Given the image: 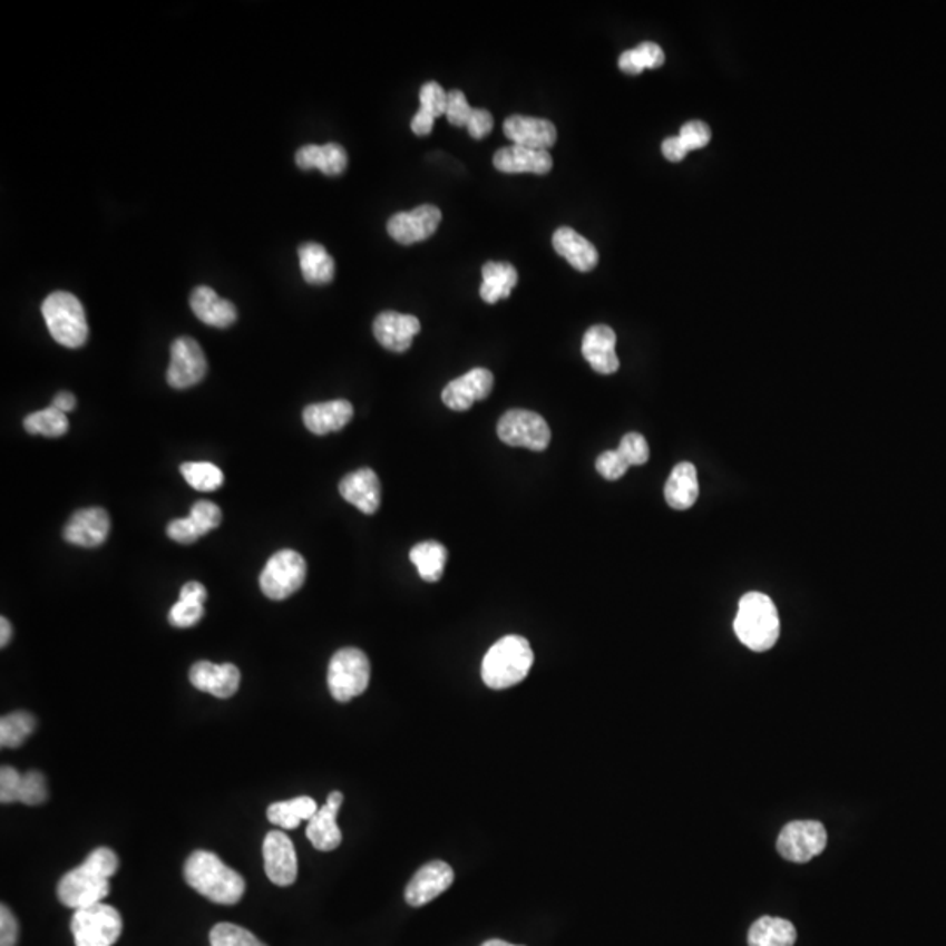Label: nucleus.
Segmentation results:
<instances>
[{
    "mask_svg": "<svg viewBox=\"0 0 946 946\" xmlns=\"http://www.w3.org/2000/svg\"><path fill=\"white\" fill-rule=\"evenodd\" d=\"M119 859L111 848H95L82 865L64 875L58 899L67 908L81 909L103 903L109 896V878L118 871Z\"/></svg>",
    "mask_w": 946,
    "mask_h": 946,
    "instance_id": "1",
    "label": "nucleus"
},
{
    "mask_svg": "<svg viewBox=\"0 0 946 946\" xmlns=\"http://www.w3.org/2000/svg\"><path fill=\"white\" fill-rule=\"evenodd\" d=\"M185 878L192 889L217 905H235L246 893V880L241 872L207 850H197L188 857Z\"/></svg>",
    "mask_w": 946,
    "mask_h": 946,
    "instance_id": "2",
    "label": "nucleus"
},
{
    "mask_svg": "<svg viewBox=\"0 0 946 946\" xmlns=\"http://www.w3.org/2000/svg\"><path fill=\"white\" fill-rule=\"evenodd\" d=\"M535 654L528 640L508 635L498 640L482 660V681L488 687L501 691L525 681Z\"/></svg>",
    "mask_w": 946,
    "mask_h": 946,
    "instance_id": "3",
    "label": "nucleus"
},
{
    "mask_svg": "<svg viewBox=\"0 0 946 946\" xmlns=\"http://www.w3.org/2000/svg\"><path fill=\"white\" fill-rule=\"evenodd\" d=\"M734 633L750 651H770L780 635V618L770 596L749 593L740 599Z\"/></svg>",
    "mask_w": 946,
    "mask_h": 946,
    "instance_id": "4",
    "label": "nucleus"
},
{
    "mask_svg": "<svg viewBox=\"0 0 946 946\" xmlns=\"http://www.w3.org/2000/svg\"><path fill=\"white\" fill-rule=\"evenodd\" d=\"M42 318L51 337L60 345L78 349L87 344V312L78 296L67 291H55L42 302Z\"/></svg>",
    "mask_w": 946,
    "mask_h": 946,
    "instance_id": "5",
    "label": "nucleus"
},
{
    "mask_svg": "<svg viewBox=\"0 0 946 946\" xmlns=\"http://www.w3.org/2000/svg\"><path fill=\"white\" fill-rule=\"evenodd\" d=\"M76 946H113L124 930V918L118 909L106 903L76 909L70 921Z\"/></svg>",
    "mask_w": 946,
    "mask_h": 946,
    "instance_id": "6",
    "label": "nucleus"
},
{
    "mask_svg": "<svg viewBox=\"0 0 946 946\" xmlns=\"http://www.w3.org/2000/svg\"><path fill=\"white\" fill-rule=\"evenodd\" d=\"M370 684V661L360 648L335 652L329 664V689L339 703H348L365 693Z\"/></svg>",
    "mask_w": 946,
    "mask_h": 946,
    "instance_id": "7",
    "label": "nucleus"
},
{
    "mask_svg": "<svg viewBox=\"0 0 946 946\" xmlns=\"http://www.w3.org/2000/svg\"><path fill=\"white\" fill-rule=\"evenodd\" d=\"M308 575V563L299 553L291 549L279 550L266 562L262 575H260V587L266 598H290L305 582Z\"/></svg>",
    "mask_w": 946,
    "mask_h": 946,
    "instance_id": "8",
    "label": "nucleus"
},
{
    "mask_svg": "<svg viewBox=\"0 0 946 946\" xmlns=\"http://www.w3.org/2000/svg\"><path fill=\"white\" fill-rule=\"evenodd\" d=\"M498 437L510 447L545 451L550 443V428L542 416L531 410H508L498 421Z\"/></svg>",
    "mask_w": 946,
    "mask_h": 946,
    "instance_id": "9",
    "label": "nucleus"
},
{
    "mask_svg": "<svg viewBox=\"0 0 946 946\" xmlns=\"http://www.w3.org/2000/svg\"><path fill=\"white\" fill-rule=\"evenodd\" d=\"M826 845L828 831L817 820H796L787 823L777 841L780 856L799 865L822 854Z\"/></svg>",
    "mask_w": 946,
    "mask_h": 946,
    "instance_id": "10",
    "label": "nucleus"
},
{
    "mask_svg": "<svg viewBox=\"0 0 946 946\" xmlns=\"http://www.w3.org/2000/svg\"><path fill=\"white\" fill-rule=\"evenodd\" d=\"M207 360L204 351L192 337H179L170 345V365L167 382L174 390H188L204 381Z\"/></svg>",
    "mask_w": 946,
    "mask_h": 946,
    "instance_id": "11",
    "label": "nucleus"
},
{
    "mask_svg": "<svg viewBox=\"0 0 946 946\" xmlns=\"http://www.w3.org/2000/svg\"><path fill=\"white\" fill-rule=\"evenodd\" d=\"M263 865L272 884L290 887L299 875V860L293 841L283 831H271L263 840Z\"/></svg>",
    "mask_w": 946,
    "mask_h": 946,
    "instance_id": "12",
    "label": "nucleus"
},
{
    "mask_svg": "<svg viewBox=\"0 0 946 946\" xmlns=\"http://www.w3.org/2000/svg\"><path fill=\"white\" fill-rule=\"evenodd\" d=\"M442 211L437 205H419L409 213H397L388 222V234L403 246L427 241L439 228Z\"/></svg>",
    "mask_w": 946,
    "mask_h": 946,
    "instance_id": "13",
    "label": "nucleus"
},
{
    "mask_svg": "<svg viewBox=\"0 0 946 946\" xmlns=\"http://www.w3.org/2000/svg\"><path fill=\"white\" fill-rule=\"evenodd\" d=\"M455 881V871L443 860H433L422 866L409 881L406 889V901L415 908L428 905L440 894L446 893Z\"/></svg>",
    "mask_w": 946,
    "mask_h": 946,
    "instance_id": "14",
    "label": "nucleus"
},
{
    "mask_svg": "<svg viewBox=\"0 0 946 946\" xmlns=\"http://www.w3.org/2000/svg\"><path fill=\"white\" fill-rule=\"evenodd\" d=\"M495 378L486 369H474L461 378L455 379L443 388L442 402L456 412H465L471 406L491 394Z\"/></svg>",
    "mask_w": 946,
    "mask_h": 946,
    "instance_id": "15",
    "label": "nucleus"
},
{
    "mask_svg": "<svg viewBox=\"0 0 946 946\" xmlns=\"http://www.w3.org/2000/svg\"><path fill=\"white\" fill-rule=\"evenodd\" d=\"M109 531H111V519L104 508H82L67 520L64 538L78 547L94 549L106 542Z\"/></svg>",
    "mask_w": 946,
    "mask_h": 946,
    "instance_id": "16",
    "label": "nucleus"
},
{
    "mask_svg": "<svg viewBox=\"0 0 946 946\" xmlns=\"http://www.w3.org/2000/svg\"><path fill=\"white\" fill-rule=\"evenodd\" d=\"M189 682L202 693L213 694L220 700H228L238 691L241 672L235 664L198 661L189 669Z\"/></svg>",
    "mask_w": 946,
    "mask_h": 946,
    "instance_id": "17",
    "label": "nucleus"
},
{
    "mask_svg": "<svg viewBox=\"0 0 946 946\" xmlns=\"http://www.w3.org/2000/svg\"><path fill=\"white\" fill-rule=\"evenodd\" d=\"M419 332L421 323L416 315L386 311L373 321V335L382 348L393 353H406Z\"/></svg>",
    "mask_w": 946,
    "mask_h": 946,
    "instance_id": "18",
    "label": "nucleus"
},
{
    "mask_svg": "<svg viewBox=\"0 0 946 946\" xmlns=\"http://www.w3.org/2000/svg\"><path fill=\"white\" fill-rule=\"evenodd\" d=\"M504 131L507 139L517 146L549 152L557 140V130L553 121L531 116L514 115L505 119Z\"/></svg>",
    "mask_w": 946,
    "mask_h": 946,
    "instance_id": "19",
    "label": "nucleus"
},
{
    "mask_svg": "<svg viewBox=\"0 0 946 946\" xmlns=\"http://www.w3.org/2000/svg\"><path fill=\"white\" fill-rule=\"evenodd\" d=\"M342 803H344V794L339 791L332 792L326 799V804L321 807L318 813L309 820L305 835H308L309 841L315 850L332 852L342 843L341 828L337 823V816H339Z\"/></svg>",
    "mask_w": 946,
    "mask_h": 946,
    "instance_id": "20",
    "label": "nucleus"
},
{
    "mask_svg": "<svg viewBox=\"0 0 946 946\" xmlns=\"http://www.w3.org/2000/svg\"><path fill=\"white\" fill-rule=\"evenodd\" d=\"M617 335L606 324H594L582 339V354L586 358L594 372L611 376L621 367L615 353Z\"/></svg>",
    "mask_w": 946,
    "mask_h": 946,
    "instance_id": "21",
    "label": "nucleus"
},
{
    "mask_svg": "<svg viewBox=\"0 0 946 946\" xmlns=\"http://www.w3.org/2000/svg\"><path fill=\"white\" fill-rule=\"evenodd\" d=\"M339 491L345 501L367 516L378 513L381 507V480L372 468L351 471L341 480Z\"/></svg>",
    "mask_w": 946,
    "mask_h": 946,
    "instance_id": "22",
    "label": "nucleus"
},
{
    "mask_svg": "<svg viewBox=\"0 0 946 946\" xmlns=\"http://www.w3.org/2000/svg\"><path fill=\"white\" fill-rule=\"evenodd\" d=\"M189 308L202 323L214 329H228L237 321V309L234 303L222 299L209 286H198L189 296Z\"/></svg>",
    "mask_w": 946,
    "mask_h": 946,
    "instance_id": "23",
    "label": "nucleus"
},
{
    "mask_svg": "<svg viewBox=\"0 0 946 946\" xmlns=\"http://www.w3.org/2000/svg\"><path fill=\"white\" fill-rule=\"evenodd\" d=\"M495 167L505 174H544L550 173L553 168V156L549 152H540V149L523 148V146H508V148L498 149L495 153Z\"/></svg>",
    "mask_w": 946,
    "mask_h": 946,
    "instance_id": "24",
    "label": "nucleus"
},
{
    "mask_svg": "<svg viewBox=\"0 0 946 946\" xmlns=\"http://www.w3.org/2000/svg\"><path fill=\"white\" fill-rule=\"evenodd\" d=\"M353 416V406L348 400L312 403L303 410V425L311 433L329 435L342 430Z\"/></svg>",
    "mask_w": 946,
    "mask_h": 946,
    "instance_id": "25",
    "label": "nucleus"
},
{
    "mask_svg": "<svg viewBox=\"0 0 946 946\" xmlns=\"http://www.w3.org/2000/svg\"><path fill=\"white\" fill-rule=\"evenodd\" d=\"M553 246L556 253L562 254L563 259L578 272H591L598 265V250L569 226H562L554 232Z\"/></svg>",
    "mask_w": 946,
    "mask_h": 946,
    "instance_id": "26",
    "label": "nucleus"
},
{
    "mask_svg": "<svg viewBox=\"0 0 946 946\" xmlns=\"http://www.w3.org/2000/svg\"><path fill=\"white\" fill-rule=\"evenodd\" d=\"M700 496L696 467L689 461H682L672 470V476L664 486V498L675 510H689L696 504Z\"/></svg>",
    "mask_w": 946,
    "mask_h": 946,
    "instance_id": "27",
    "label": "nucleus"
},
{
    "mask_svg": "<svg viewBox=\"0 0 946 946\" xmlns=\"http://www.w3.org/2000/svg\"><path fill=\"white\" fill-rule=\"evenodd\" d=\"M295 162L302 170L320 168L326 176H341L348 168V153L335 143L324 144V146L309 144L296 152Z\"/></svg>",
    "mask_w": 946,
    "mask_h": 946,
    "instance_id": "28",
    "label": "nucleus"
},
{
    "mask_svg": "<svg viewBox=\"0 0 946 946\" xmlns=\"http://www.w3.org/2000/svg\"><path fill=\"white\" fill-rule=\"evenodd\" d=\"M299 259L305 283L312 286L332 283L335 275V262L324 246L318 242H305L299 247Z\"/></svg>",
    "mask_w": 946,
    "mask_h": 946,
    "instance_id": "29",
    "label": "nucleus"
},
{
    "mask_svg": "<svg viewBox=\"0 0 946 946\" xmlns=\"http://www.w3.org/2000/svg\"><path fill=\"white\" fill-rule=\"evenodd\" d=\"M482 279L480 299L486 303L500 302L508 299L516 287V266L510 263L488 262L482 266Z\"/></svg>",
    "mask_w": 946,
    "mask_h": 946,
    "instance_id": "30",
    "label": "nucleus"
},
{
    "mask_svg": "<svg viewBox=\"0 0 946 946\" xmlns=\"http://www.w3.org/2000/svg\"><path fill=\"white\" fill-rule=\"evenodd\" d=\"M798 934L791 921L762 917L749 930V946H794Z\"/></svg>",
    "mask_w": 946,
    "mask_h": 946,
    "instance_id": "31",
    "label": "nucleus"
},
{
    "mask_svg": "<svg viewBox=\"0 0 946 946\" xmlns=\"http://www.w3.org/2000/svg\"><path fill=\"white\" fill-rule=\"evenodd\" d=\"M318 804L311 796H299L290 801H279L266 810V817L281 829H296L302 820H311L318 813Z\"/></svg>",
    "mask_w": 946,
    "mask_h": 946,
    "instance_id": "32",
    "label": "nucleus"
},
{
    "mask_svg": "<svg viewBox=\"0 0 946 946\" xmlns=\"http://www.w3.org/2000/svg\"><path fill=\"white\" fill-rule=\"evenodd\" d=\"M410 562L425 582H439L447 563V549L440 542H421L410 550Z\"/></svg>",
    "mask_w": 946,
    "mask_h": 946,
    "instance_id": "33",
    "label": "nucleus"
},
{
    "mask_svg": "<svg viewBox=\"0 0 946 946\" xmlns=\"http://www.w3.org/2000/svg\"><path fill=\"white\" fill-rule=\"evenodd\" d=\"M663 64L664 51L656 42H642L618 57V69L631 76L642 75L645 69H660Z\"/></svg>",
    "mask_w": 946,
    "mask_h": 946,
    "instance_id": "34",
    "label": "nucleus"
},
{
    "mask_svg": "<svg viewBox=\"0 0 946 946\" xmlns=\"http://www.w3.org/2000/svg\"><path fill=\"white\" fill-rule=\"evenodd\" d=\"M38 721L29 712L8 713L0 719V745L4 749H18L36 731Z\"/></svg>",
    "mask_w": 946,
    "mask_h": 946,
    "instance_id": "35",
    "label": "nucleus"
},
{
    "mask_svg": "<svg viewBox=\"0 0 946 946\" xmlns=\"http://www.w3.org/2000/svg\"><path fill=\"white\" fill-rule=\"evenodd\" d=\"M181 474L193 489L202 492H213L225 482L223 471L209 461H188L181 465Z\"/></svg>",
    "mask_w": 946,
    "mask_h": 946,
    "instance_id": "36",
    "label": "nucleus"
},
{
    "mask_svg": "<svg viewBox=\"0 0 946 946\" xmlns=\"http://www.w3.org/2000/svg\"><path fill=\"white\" fill-rule=\"evenodd\" d=\"M23 427L30 435H45V437L57 439V437H62L69 431V419L62 410L55 409L51 406L27 416Z\"/></svg>",
    "mask_w": 946,
    "mask_h": 946,
    "instance_id": "37",
    "label": "nucleus"
},
{
    "mask_svg": "<svg viewBox=\"0 0 946 946\" xmlns=\"http://www.w3.org/2000/svg\"><path fill=\"white\" fill-rule=\"evenodd\" d=\"M209 942L211 946H266L250 930L228 921H222L213 927Z\"/></svg>",
    "mask_w": 946,
    "mask_h": 946,
    "instance_id": "38",
    "label": "nucleus"
},
{
    "mask_svg": "<svg viewBox=\"0 0 946 946\" xmlns=\"http://www.w3.org/2000/svg\"><path fill=\"white\" fill-rule=\"evenodd\" d=\"M46 799H48V786H46L45 774L36 770L23 773L18 803L36 807V804L45 803Z\"/></svg>",
    "mask_w": 946,
    "mask_h": 946,
    "instance_id": "39",
    "label": "nucleus"
},
{
    "mask_svg": "<svg viewBox=\"0 0 946 946\" xmlns=\"http://www.w3.org/2000/svg\"><path fill=\"white\" fill-rule=\"evenodd\" d=\"M188 519L193 528L197 529L198 535L204 537L222 523V508L213 501L201 500L193 505Z\"/></svg>",
    "mask_w": 946,
    "mask_h": 946,
    "instance_id": "40",
    "label": "nucleus"
},
{
    "mask_svg": "<svg viewBox=\"0 0 946 946\" xmlns=\"http://www.w3.org/2000/svg\"><path fill=\"white\" fill-rule=\"evenodd\" d=\"M617 451L626 459L630 467H640V465L647 464L648 456H651V449H648L644 435L635 433V431L624 435L623 440L618 443Z\"/></svg>",
    "mask_w": 946,
    "mask_h": 946,
    "instance_id": "41",
    "label": "nucleus"
},
{
    "mask_svg": "<svg viewBox=\"0 0 946 946\" xmlns=\"http://www.w3.org/2000/svg\"><path fill=\"white\" fill-rule=\"evenodd\" d=\"M419 100H421L419 109L433 116V118L446 115L447 91H443L439 82L430 81L422 85L421 91H419Z\"/></svg>",
    "mask_w": 946,
    "mask_h": 946,
    "instance_id": "42",
    "label": "nucleus"
},
{
    "mask_svg": "<svg viewBox=\"0 0 946 946\" xmlns=\"http://www.w3.org/2000/svg\"><path fill=\"white\" fill-rule=\"evenodd\" d=\"M471 113H474V107L468 104L464 91H447L446 116L449 124L455 125V127H467Z\"/></svg>",
    "mask_w": 946,
    "mask_h": 946,
    "instance_id": "43",
    "label": "nucleus"
},
{
    "mask_svg": "<svg viewBox=\"0 0 946 946\" xmlns=\"http://www.w3.org/2000/svg\"><path fill=\"white\" fill-rule=\"evenodd\" d=\"M204 617V605L201 603L179 602L168 612V623L176 627H192Z\"/></svg>",
    "mask_w": 946,
    "mask_h": 946,
    "instance_id": "44",
    "label": "nucleus"
},
{
    "mask_svg": "<svg viewBox=\"0 0 946 946\" xmlns=\"http://www.w3.org/2000/svg\"><path fill=\"white\" fill-rule=\"evenodd\" d=\"M596 470H598L603 479L617 480L630 470V465L626 464V459L621 456V452L615 449V451H605L598 456V459H596Z\"/></svg>",
    "mask_w": 946,
    "mask_h": 946,
    "instance_id": "45",
    "label": "nucleus"
},
{
    "mask_svg": "<svg viewBox=\"0 0 946 946\" xmlns=\"http://www.w3.org/2000/svg\"><path fill=\"white\" fill-rule=\"evenodd\" d=\"M679 137H681L682 143L691 152V149L705 148L706 144L712 139V131H710L709 125L703 124L700 119H694V121H689V124H685L681 128Z\"/></svg>",
    "mask_w": 946,
    "mask_h": 946,
    "instance_id": "46",
    "label": "nucleus"
},
{
    "mask_svg": "<svg viewBox=\"0 0 946 946\" xmlns=\"http://www.w3.org/2000/svg\"><path fill=\"white\" fill-rule=\"evenodd\" d=\"M21 777L20 771L13 767H4L0 771V801L4 804L18 803V792H20Z\"/></svg>",
    "mask_w": 946,
    "mask_h": 946,
    "instance_id": "47",
    "label": "nucleus"
},
{
    "mask_svg": "<svg viewBox=\"0 0 946 946\" xmlns=\"http://www.w3.org/2000/svg\"><path fill=\"white\" fill-rule=\"evenodd\" d=\"M20 926L8 906H0V946H17Z\"/></svg>",
    "mask_w": 946,
    "mask_h": 946,
    "instance_id": "48",
    "label": "nucleus"
},
{
    "mask_svg": "<svg viewBox=\"0 0 946 946\" xmlns=\"http://www.w3.org/2000/svg\"><path fill=\"white\" fill-rule=\"evenodd\" d=\"M467 127L474 139H484V137H488L491 134L492 127H495V119H492L491 113L486 111V109H474Z\"/></svg>",
    "mask_w": 946,
    "mask_h": 946,
    "instance_id": "49",
    "label": "nucleus"
},
{
    "mask_svg": "<svg viewBox=\"0 0 946 946\" xmlns=\"http://www.w3.org/2000/svg\"><path fill=\"white\" fill-rule=\"evenodd\" d=\"M661 149H663L664 158L670 162H682L689 153L687 146L682 143V139L679 136L664 139Z\"/></svg>",
    "mask_w": 946,
    "mask_h": 946,
    "instance_id": "50",
    "label": "nucleus"
},
{
    "mask_svg": "<svg viewBox=\"0 0 946 946\" xmlns=\"http://www.w3.org/2000/svg\"><path fill=\"white\" fill-rule=\"evenodd\" d=\"M179 599L204 605L205 599H207V589L202 586L201 582H186L185 586L181 587Z\"/></svg>",
    "mask_w": 946,
    "mask_h": 946,
    "instance_id": "51",
    "label": "nucleus"
},
{
    "mask_svg": "<svg viewBox=\"0 0 946 946\" xmlns=\"http://www.w3.org/2000/svg\"><path fill=\"white\" fill-rule=\"evenodd\" d=\"M435 119L437 118H433V116L419 109V111L416 113L415 118H412V121H410V128H412L416 136H428V134L433 130Z\"/></svg>",
    "mask_w": 946,
    "mask_h": 946,
    "instance_id": "52",
    "label": "nucleus"
},
{
    "mask_svg": "<svg viewBox=\"0 0 946 946\" xmlns=\"http://www.w3.org/2000/svg\"><path fill=\"white\" fill-rule=\"evenodd\" d=\"M76 403L78 402H76L75 394L69 393V391H60V393L53 398V403H51V406H53L55 409L62 410L64 415H67V412H72V410L76 409Z\"/></svg>",
    "mask_w": 946,
    "mask_h": 946,
    "instance_id": "53",
    "label": "nucleus"
},
{
    "mask_svg": "<svg viewBox=\"0 0 946 946\" xmlns=\"http://www.w3.org/2000/svg\"><path fill=\"white\" fill-rule=\"evenodd\" d=\"M11 636H13V626L8 618H0V647H6L11 642Z\"/></svg>",
    "mask_w": 946,
    "mask_h": 946,
    "instance_id": "54",
    "label": "nucleus"
},
{
    "mask_svg": "<svg viewBox=\"0 0 946 946\" xmlns=\"http://www.w3.org/2000/svg\"><path fill=\"white\" fill-rule=\"evenodd\" d=\"M480 946H520L513 945V943L504 942V939H489V942L482 943Z\"/></svg>",
    "mask_w": 946,
    "mask_h": 946,
    "instance_id": "55",
    "label": "nucleus"
}]
</instances>
